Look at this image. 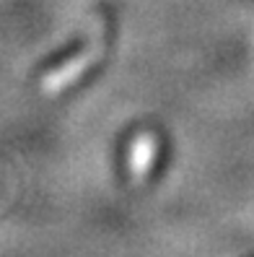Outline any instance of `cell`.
<instances>
[{"label": "cell", "instance_id": "1", "mask_svg": "<svg viewBox=\"0 0 254 257\" xmlns=\"http://www.w3.org/2000/svg\"><path fill=\"white\" fill-rule=\"evenodd\" d=\"M101 52H104V29H101V24H96L91 44L83 47L70 60H65L63 65H57L55 70H50L47 75H44V78H42V91L52 96V94H60V91H65V88H70L101 57Z\"/></svg>", "mask_w": 254, "mask_h": 257}, {"label": "cell", "instance_id": "2", "mask_svg": "<svg viewBox=\"0 0 254 257\" xmlns=\"http://www.w3.org/2000/svg\"><path fill=\"white\" fill-rule=\"evenodd\" d=\"M156 151H158L156 135H151V133L135 135V141L130 146V156H127V169H130V177L135 182H143L151 174L153 161H156Z\"/></svg>", "mask_w": 254, "mask_h": 257}]
</instances>
